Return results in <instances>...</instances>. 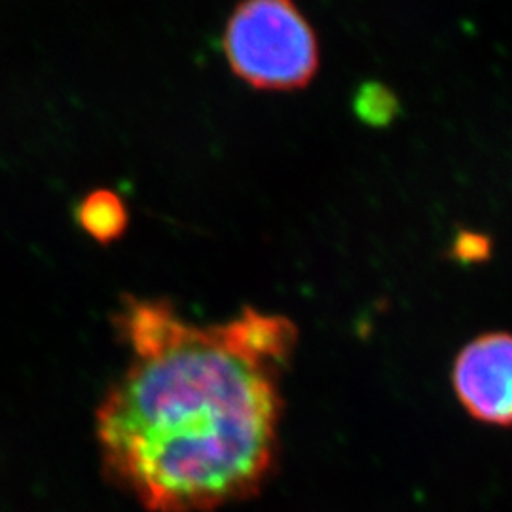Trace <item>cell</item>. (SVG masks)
<instances>
[{"instance_id": "3", "label": "cell", "mask_w": 512, "mask_h": 512, "mask_svg": "<svg viewBox=\"0 0 512 512\" xmlns=\"http://www.w3.org/2000/svg\"><path fill=\"white\" fill-rule=\"evenodd\" d=\"M452 385L476 421L509 427L512 420V338L486 332L463 346L452 366Z\"/></svg>"}, {"instance_id": "1", "label": "cell", "mask_w": 512, "mask_h": 512, "mask_svg": "<svg viewBox=\"0 0 512 512\" xmlns=\"http://www.w3.org/2000/svg\"><path fill=\"white\" fill-rule=\"evenodd\" d=\"M116 327L131 361L95 414L107 475L150 512H211L258 494L279 452L293 321L245 308L202 327L162 298H128Z\"/></svg>"}, {"instance_id": "5", "label": "cell", "mask_w": 512, "mask_h": 512, "mask_svg": "<svg viewBox=\"0 0 512 512\" xmlns=\"http://www.w3.org/2000/svg\"><path fill=\"white\" fill-rule=\"evenodd\" d=\"M355 112L370 126H387L397 114V99L382 84H366L355 97Z\"/></svg>"}, {"instance_id": "2", "label": "cell", "mask_w": 512, "mask_h": 512, "mask_svg": "<svg viewBox=\"0 0 512 512\" xmlns=\"http://www.w3.org/2000/svg\"><path fill=\"white\" fill-rule=\"evenodd\" d=\"M224 54L256 90L304 88L319 67L317 37L293 0H243L226 23Z\"/></svg>"}, {"instance_id": "4", "label": "cell", "mask_w": 512, "mask_h": 512, "mask_svg": "<svg viewBox=\"0 0 512 512\" xmlns=\"http://www.w3.org/2000/svg\"><path fill=\"white\" fill-rule=\"evenodd\" d=\"M128 209L122 198L110 190H95L80 203L78 222L88 236L99 243H110L120 238L128 226Z\"/></svg>"}, {"instance_id": "6", "label": "cell", "mask_w": 512, "mask_h": 512, "mask_svg": "<svg viewBox=\"0 0 512 512\" xmlns=\"http://www.w3.org/2000/svg\"><path fill=\"white\" fill-rule=\"evenodd\" d=\"M452 255L463 264H480L492 255V241L484 234L463 230L452 243Z\"/></svg>"}]
</instances>
